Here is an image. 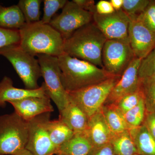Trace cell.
Listing matches in <instances>:
<instances>
[{"label": "cell", "mask_w": 155, "mask_h": 155, "mask_svg": "<svg viewBox=\"0 0 155 155\" xmlns=\"http://www.w3.org/2000/svg\"><path fill=\"white\" fill-rule=\"evenodd\" d=\"M58 58L62 84L67 92L76 91L116 76L103 68L65 53Z\"/></svg>", "instance_id": "6da1fadb"}, {"label": "cell", "mask_w": 155, "mask_h": 155, "mask_svg": "<svg viewBox=\"0 0 155 155\" xmlns=\"http://www.w3.org/2000/svg\"><path fill=\"white\" fill-rule=\"evenodd\" d=\"M19 32V46L34 57L47 54L58 57L64 53V38L49 24L43 23L41 20L25 23Z\"/></svg>", "instance_id": "7a4b0ae2"}, {"label": "cell", "mask_w": 155, "mask_h": 155, "mask_svg": "<svg viewBox=\"0 0 155 155\" xmlns=\"http://www.w3.org/2000/svg\"><path fill=\"white\" fill-rule=\"evenodd\" d=\"M107 40L92 21L78 28L64 41V52L103 68L102 51Z\"/></svg>", "instance_id": "3957f363"}, {"label": "cell", "mask_w": 155, "mask_h": 155, "mask_svg": "<svg viewBox=\"0 0 155 155\" xmlns=\"http://www.w3.org/2000/svg\"><path fill=\"white\" fill-rule=\"evenodd\" d=\"M28 122L15 112L0 116V155H15L25 149Z\"/></svg>", "instance_id": "277c9868"}, {"label": "cell", "mask_w": 155, "mask_h": 155, "mask_svg": "<svg viewBox=\"0 0 155 155\" xmlns=\"http://www.w3.org/2000/svg\"><path fill=\"white\" fill-rule=\"evenodd\" d=\"M0 55L12 64L24 84L25 89L39 88L38 80L41 76L38 60L20 48L19 44L11 45L0 48Z\"/></svg>", "instance_id": "5b68a950"}, {"label": "cell", "mask_w": 155, "mask_h": 155, "mask_svg": "<svg viewBox=\"0 0 155 155\" xmlns=\"http://www.w3.org/2000/svg\"><path fill=\"white\" fill-rule=\"evenodd\" d=\"M37 56L40 66L41 76L44 79L41 86L46 95L52 100L60 113L67 105L68 97L62 84L58 58L47 54Z\"/></svg>", "instance_id": "8992f818"}, {"label": "cell", "mask_w": 155, "mask_h": 155, "mask_svg": "<svg viewBox=\"0 0 155 155\" xmlns=\"http://www.w3.org/2000/svg\"><path fill=\"white\" fill-rule=\"evenodd\" d=\"M120 76H114L91 86L67 92L68 97L83 111L88 118L100 110Z\"/></svg>", "instance_id": "52a82bcc"}, {"label": "cell", "mask_w": 155, "mask_h": 155, "mask_svg": "<svg viewBox=\"0 0 155 155\" xmlns=\"http://www.w3.org/2000/svg\"><path fill=\"white\" fill-rule=\"evenodd\" d=\"M135 58L129 41L107 40L102 51L103 69L111 75L121 77Z\"/></svg>", "instance_id": "ba28073f"}, {"label": "cell", "mask_w": 155, "mask_h": 155, "mask_svg": "<svg viewBox=\"0 0 155 155\" xmlns=\"http://www.w3.org/2000/svg\"><path fill=\"white\" fill-rule=\"evenodd\" d=\"M93 15L81 9L73 1H68L62 13L54 17L49 24L61 34L64 41L78 28L92 22Z\"/></svg>", "instance_id": "9c48e42d"}, {"label": "cell", "mask_w": 155, "mask_h": 155, "mask_svg": "<svg viewBox=\"0 0 155 155\" xmlns=\"http://www.w3.org/2000/svg\"><path fill=\"white\" fill-rule=\"evenodd\" d=\"M50 114H41L28 121V138L25 149L32 155L57 154L58 150L51 141L45 127Z\"/></svg>", "instance_id": "30bf717a"}, {"label": "cell", "mask_w": 155, "mask_h": 155, "mask_svg": "<svg viewBox=\"0 0 155 155\" xmlns=\"http://www.w3.org/2000/svg\"><path fill=\"white\" fill-rule=\"evenodd\" d=\"M93 21L107 40L129 41L128 28L130 20L122 9L108 15L95 13Z\"/></svg>", "instance_id": "8fae6325"}, {"label": "cell", "mask_w": 155, "mask_h": 155, "mask_svg": "<svg viewBox=\"0 0 155 155\" xmlns=\"http://www.w3.org/2000/svg\"><path fill=\"white\" fill-rule=\"evenodd\" d=\"M128 39L135 58L142 60L155 47V33L137 18L130 20Z\"/></svg>", "instance_id": "7c38bea8"}, {"label": "cell", "mask_w": 155, "mask_h": 155, "mask_svg": "<svg viewBox=\"0 0 155 155\" xmlns=\"http://www.w3.org/2000/svg\"><path fill=\"white\" fill-rule=\"evenodd\" d=\"M141 61L136 58L132 60L115 84L104 104H114L122 97L140 88V81L138 70Z\"/></svg>", "instance_id": "4fadbf2b"}, {"label": "cell", "mask_w": 155, "mask_h": 155, "mask_svg": "<svg viewBox=\"0 0 155 155\" xmlns=\"http://www.w3.org/2000/svg\"><path fill=\"white\" fill-rule=\"evenodd\" d=\"M8 103L14 108V112L27 122L41 114L54 111L47 96L27 97Z\"/></svg>", "instance_id": "5bb4252c"}, {"label": "cell", "mask_w": 155, "mask_h": 155, "mask_svg": "<svg viewBox=\"0 0 155 155\" xmlns=\"http://www.w3.org/2000/svg\"><path fill=\"white\" fill-rule=\"evenodd\" d=\"M85 133L94 148L110 143L113 134L108 127L101 109L89 118Z\"/></svg>", "instance_id": "9a60e30c"}, {"label": "cell", "mask_w": 155, "mask_h": 155, "mask_svg": "<svg viewBox=\"0 0 155 155\" xmlns=\"http://www.w3.org/2000/svg\"><path fill=\"white\" fill-rule=\"evenodd\" d=\"M46 95L43 87L35 90L17 88L13 85L10 77L5 76L0 81V105L5 107L6 102L17 101L29 97H42Z\"/></svg>", "instance_id": "2e32d148"}, {"label": "cell", "mask_w": 155, "mask_h": 155, "mask_svg": "<svg viewBox=\"0 0 155 155\" xmlns=\"http://www.w3.org/2000/svg\"><path fill=\"white\" fill-rule=\"evenodd\" d=\"M59 114V119L64 122L74 133H85L88 124V117L69 97L67 105Z\"/></svg>", "instance_id": "e0dca14e"}, {"label": "cell", "mask_w": 155, "mask_h": 155, "mask_svg": "<svg viewBox=\"0 0 155 155\" xmlns=\"http://www.w3.org/2000/svg\"><path fill=\"white\" fill-rule=\"evenodd\" d=\"M94 148L85 133L75 134L59 147L57 155H89Z\"/></svg>", "instance_id": "ac0fdd59"}, {"label": "cell", "mask_w": 155, "mask_h": 155, "mask_svg": "<svg viewBox=\"0 0 155 155\" xmlns=\"http://www.w3.org/2000/svg\"><path fill=\"white\" fill-rule=\"evenodd\" d=\"M138 154L155 155V140L143 125L129 129Z\"/></svg>", "instance_id": "d6986e66"}, {"label": "cell", "mask_w": 155, "mask_h": 155, "mask_svg": "<svg viewBox=\"0 0 155 155\" xmlns=\"http://www.w3.org/2000/svg\"><path fill=\"white\" fill-rule=\"evenodd\" d=\"M101 111L113 135L129 130L123 114L114 104L104 105Z\"/></svg>", "instance_id": "ffe728a7"}, {"label": "cell", "mask_w": 155, "mask_h": 155, "mask_svg": "<svg viewBox=\"0 0 155 155\" xmlns=\"http://www.w3.org/2000/svg\"><path fill=\"white\" fill-rule=\"evenodd\" d=\"M25 24V19L17 5L4 7L0 5V27L19 30Z\"/></svg>", "instance_id": "44dd1931"}, {"label": "cell", "mask_w": 155, "mask_h": 155, "mask_svg": "<svg viewBox=\"0 0 155 155\" xmlns=\"http://www.w3.org/2000/svg\"><path fill=\"white\" fill-rule=\"evenodd\" d=\"M45 127L50 139L57 150L75 134L69 127L59 119L54 120L49 119L46 122Z\"/></svg>", "instance_id": "7402d4cb"}, {"label": "cell", "mask_w": 155, "mask_h": 155, "mask_svg": "<svg viewBox=\"0 0 155 155\" xmlns=\"http://www.w3.org/2000/svg\"><path fill=\"white\" fill-rule=\"evenodd\" d=\"M110 143L116 155H135L138 154L129 129L113 135Z\"/></svg>", "instance_id": "603a6c76"}, {"label": "cell", "mask_w": 155, "mask_h": 155, "mask_svg": "<svg viewBox=\"0 0 155 155\" xmlns=\"http://www.w3.org/2000/svg\"><path fill=\"white\" fill-rule=\"evenodd\" d=\"M41 0H20L18 5L21 10L25 23H35L40 21Z\"/></svg>", "instance_id": "cb8c5ba5"}, {"label": "cell", "mask_w": 155, "mask_h": 155, "mask_svg": "<svg viewBox=\"0 0 155 155\" xmlns=\"http://www.w3.org/2000/svg\"><path fill=\"white\" fill-rule=\"evenodd\" d=\"M146 110L143 98L134 107L123 114L125 122L129 129L142 125L145 117Z\"/></svg>", "instance_id": "d4e9b609"}, {"label": "cell", "mask_w": 155, "mask_h": 155, "mask_svg": "<svg viewBox=\"0 0 155 155\" xmlns=\"http://www.w3.org/2000/svg\"><path fill=\"white\" fill-rule=\"evenodd\" d=\"M138 75L140 80L155 81V47L145 58L142 59Z\"/></svg>", "instance_id": "484cf974"}, {"label": "cell", "mask_w": 155, "mask_h": 155, "mask_svg": "<svg viewBox=\"0 0 155 155\" xmlns=\"http://www.w3.org/2000/svg\"><path fill=\"white\" fill-rule=\"evenodd\" d=\"M143 98L142 92L140 87L136 91L122 97L113 104H114L121 113L124 114L137 105Z\"/></svg>", "instance_id": "4316f807"}, {"label": "cell", "mask_w": 155, "mask_h": 155, "mask_svg": "<svg viewBox=\"0 0 155 155\" xmlns=\"http://www.w3.org/2000/svg\"><path fill=\"white\" fill-rule=\"evenodd\" d=\"M140 81L146 111L155 114V81Z\"/></svg>", "instance_id": "83f0119b"}, {"label": "cell", "mask_w": 155, "mask_h": 155, "mask_svg": "<svg viewBox=\"0 0 155 155\" xmlns=\"http://www.w3.org/2000/svg\"><path fill=\"white\" fill-rule=\"evenodd\" d=\"M150 0H123L122 10L130 20L136 19L144 11Z\"/></svg>", "instance_id": "f1b7e54d"}, {"label": "cell", "mask_w": 155, "mask_h": 155, "mask_svg": "<svg viewBox=\"0 0 155 155\" xmlns=\"http://www.w3.org/2000/svg\"><path fill=\"white\" fill-rule=\"evenodd\" d=\"M67 0H45L44 14L41 21L44 24H49L54 15L67 4Z\"/></svg>", "instance_id": "f546056e"}, {"label": "cell", "mask_w": 155, "mask_h": 155, "mask_svg": "<svg viewBox=\"0 0 155 155\" xmlns=\"http://www.w3.org/2000/svg\"><path fill=\"white\" fill-rule=\"evenodd\" d=\"M137 18L155 33V0H150L144 11Z\"/></svg>", "instance_id": "4dcf8cb0"}, {"label": "cell", "mask_w": 155, "mask_h": 155, "mask_svg": "<svg viewBox=\"0 0 155 155\" xmlns=\"http://www.w3.org/2000/svg\"><path fill=\"white\" fill-rule=\"evenodd\" d=\"M19 30L0 27V48L11 45L19 44Z\"/></svg>", "instance_id": "1f68e13d"}, {"label": "cell", "mask_w": 155, "mask_h": 155, "mask_svg": "<svg viewBox=\"0 0 155 155\" xmlns=\"http://www.w3.org/2000/svg\"><path fill=\"white\" fill-rule=\"evenodd\" d=\"M115 11L110 1L101 0L96 4L95 13L100 15H108Z\"/></svg>", "instance_id": "d6a6232c"}, {"label": "cell", "mask_w": 155, "mask_h": 155, "mask_svg": "<svg viewBox=\"0 0 155 155\" xmlns=\"http://www.w3.org/2000/svg\"><path fill=\"white\" fill-rule=\"evenodd\" d=\"M142 125L145 126L150 134L155 140V114L146 111Z\"/></svg>", "instance_id": "836d02e7"}, {"label": "cell", "mask_w": 155, "mask_h": 155, "mask_svg": "<svg viewBox=\"0 0 155 155\" xmlns=\"http://www.w3.org/2000/svg\"><path fill=\"white\" fill-rule=\"evenodd\" d=\"M75 4L85 11L92 13H95V5L93 0H73Z\"/></svg>", "instance_id": "e575fe53"}, {"label": "cell", "mask_w": 155, "mask_h": 155, "mask_svg": "<svg viewBox=\"0 0 155 155\" xmlns=\"http://www.w3.org/2000/svg\"><path fill=\"white\" fill-rule=\"evenodd\" d=\"M89 155H116L110 143L94 148Z\"/></svg>", "instance_id": "d590c367"}, {"label": "cell", "mask_w": 155, "mask_h": 155, "mask_svg": "<svg viewBox=\"0 0 155 155\" xmlns=\"http://www.w3.org/2000/svg\"><path fill=\"white\" fill-rule=\"evenodd\" d=\"M110 2L115 11H119L122 9L123 0H110Z\"/></svg>", "instance_id": "8d00e7d4"}, {"label": "cell", "mask_w": 155, "mask_h": 155, "mask_svg": "<svg viewBox=\"0 0 155 155\" xmlns=\"http://www.w3.org/2000/svg\"><path fill=\"white\" fill-rule=\"evenodd\" d=\"M15 155H32L27 150L24 149Z\"/></svg>", "instance_id": "74e56055"}, {"label": "cell", "mask_w": 155, "mask_h": 155, "mask_svg": "<svg viewBox=\"0 0 155 155\" xmlns=\"http://www.w3.org/2000/svg\"><path fill=\"white\" fill-rule=\"evenodd\" d=\"M135 155H139L138 154H135Z\"/></svg>", "instance_id": "f35d334b"}, {"label": "cell", "mask_w": 155, "mask_h": 155, "mask_svg": "<svg viewBox=\"0 0 155 155\" xmlns=\"http://www.w3.org/2000/svg\"><path fill=\"white\" fill-rule=\"evenodd\" d=\"M0 107H2V106H1V105H0Z\"/></svg>", "instance_id": "ab89813d"}]
</instances>
